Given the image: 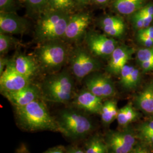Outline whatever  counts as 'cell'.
<instances>
[{
	"label": "cell",
	"mask_w": 153,
	"mask_h": 153,
	"mask_svg": "<svg viewBox=\"0 0 153 153\" xmlns=\"http://www.w3.org/2000/svg\"><path fill=\"white\" fill-rule=\"evenodd\" d=\"M15 108L17 123L22 129L31 131L60 132L56 119L51 115L45 104L40 99Z\"/></svg>",
	"instance_id": "6da1fadb"
},
{
	"label": "cell",
	"mask_w": 153,
	"mask_h": 153,
	"mask_svg": "<svg viewBox=\"0 0 153 153\" xmlns=\"http://www.w3.org/2000/svg\"><path fill=\"white\" fill-rule=\"evenodd\" d=\"M71 15L69 13L49 9L40 15L35 28V36L39 42L63 38Z\"/></svg>",
	"instance_id": "7a4b0ae2"
},
{
	"label": "cell",
	"mask_w": 153,
	"mask_h": 153,
	"mask_svg": "<svg viewBox=\"0 0 153 153\" xmlns=\"http://www.w3.org/2000/svg\"><path fill=\"white\" fill-rule=\"evenodd\" d=\"M74 82L67 69L56 72L44 79L41 86L42 95L45 100L57 103H66L73 97Z\"/></svg>",
	"instance_id": "3957f363"
},
{
	"label": "cell",
	"mask_w": 153,
	"mask_h": 153,
	"mask_svg": "<svg viewBox=\"0 0 153 153\" xmlns=\"http://www.w3.org/2000/svg\"><path fill=\"white\" fill-rule=\"evenodd\" d=\"M56 120L60 132L71 139L83 138L93 131V123L89 117L75 109L61 111Z\"/></svg>",
	"instance_id": "277c9868"
},
{
	"label": "cell",
	"mask_w": 153,
	"mask_h": 153,
	"mask_svg": "<svg viewBox=\"0 0 153 153\" xmlns=\"http://www.w3.org/2000/svg\"><path fill=\"white\" fill-rule=\"evenodd\" d=\"M69 57L68 48L60 40L45 42L36 51V60L47 71L57 72Z\"/></svg>",
	"instance_id": "5b68a950"
},
{
	"label": "cell",
	"mask_w": 153,
	"mask_h": 153,
	"mask_svg": "<svg viewBox=\"0 0 153 153\" xmlns=\"http://www.w3.org/2000/svg\"><path fill=\"white\" fill-rule=\"evenodd\" d=\"M70 65L73 76L78 80H82L99 69L100 64L88 50L78 47L70 56Z\"/></svg>",
	"instance_id": "8992f818"
},
{
	"label": "cell",
	"mask_w": 153,
	"mask_h": 153,
	"mask_svg": "<svg viewBox=\"0 0 153 153\" xmlns=\"http://www.w3.org/2000/svg\"><path fill=\"white\" fill-rule=\"evenodd\" d=\"M104 140L109 153H129L136 144V136L130 128L109 131Z\"/></svg>",
	"instance_id": "52a82bcc"
},
{
	"label": "cell",
	"mask_w": 153,
	"mask_h": 153,
	"mask_svg": "<svg viewBox=\"0 0 153 153\" xmlns=\"http://www.w3.org/2000/svg\"><path fill=\"white\" fill-rule=\"evenodd\" d=\"M85 42L88 50L94 56L100 57L111 56L118 46L117 42L115 39L93 31L86 33Z\"/></svg>",
	"instance_id": "ba28073f"
},
{
	"label": "cell",
	"mask_w": 153,
	"mask_h": 153,
	"mask_svg": "<svg viewBox=\"0 0 153 153\" xmlns=\"http://www.w3.org/2000/svg\"><path fill=\"white\" fill-rule=\"evenodd\" d=\"M30 84V79L16 71L11 60L0 75V90L2 94L18 91Z\"/></svg>",
	"instance_id": "9c48e42d"
},
{
	"label": "cell",
	"mask_w": 153,
	"mask_h": 153,
	"mask_svg": "<svg viewBox=\"0 0 153 153\" xmlns=\"http://www.w3.org/2000/svg\"><path fill=\"white\" fill-rule=\"evenodd\" d=\"M86 88L102 99L113 97L115 94L114 82L109 76L101 73H91L85 78Z\"/></svg>",
	"instance_id": "30bf717a"
},
{
	"label": "cell",
	"mask_w": 153,
	"mask_h": 153,
	"mask_svg": "<svg viewBox=\"0 0 153 153\" xmlns=\"http://www.w3.org/2000/svg\"><path fill=\"white\" fill-rule=\"evenodd\" d=\"M91 21L88 13H80L71 16L63 38L69 42H75L82 38Z\"/></svg>",
	"instance_id": "8fae6325"
},
{
	"label": "cell",
	"mask_w": 153,
	"mask_h": 153,
	"mask_svg": "<svg viewBox=\"0 0 153 153\" xmlns=\"http://www.w3.org/2000/svg\"><path fill=\"white\" fill-rule=\"evenodd\" d=\"M3 95L15 108L21 107L40 99L42 96L41 90L31 83L18 91L4 93Z\"/></svg>",
	"instance_id": "7c38bea8"
},
{
	"label": "cell",
	"mask_w": 153,
	"mask_h": 153,
	"mask_svg": "<svg viewBox=\"0 0 153 153\" xmlns=\"http://www.w3.org/2000/svg\"><path fill=\"white\" fill-rule=\"evenodd\" d=\"M73 104L78 109L91 114H100L103 106L102 99L84 88L77 93Z\"/></svg>",
	"instance_id": "4fadbf2b"
},
{
	"label": "cell",
	"mask_w": 153,
	"mask_h": 153,
	"mask_svg": "<svg viewBox=\"0 0 153 153\" xmlns=\"http://www.w3.org/2000/svg\"><path fill=\"white\" fill-rule=\"evenodd\" d=\"M28 22L15 13H0V32L7 34H21L27 30Z\"/></svg>",
	"instance_id": "5bb4252c"
},
{
	"label": "cell",
	"mask_w": 153,
	"mask_h": 153,
	"mask_svg": "<svg viewBox=\"0 0 153 153\" xmlns=\"http://www.w3.org/2000/svg\"><path fill=\"white\" fill-rule=\"evenodd\" d=\"M133 52V49L128 46H117L110 56L107 71L115 76L120 75L122 68L131 59Z\"/></svg>",
	"instance_id": "9a60e30c"
},
{
	"label": "cell",
	"mask_w": 153,
	"mask_h": 153,
	"mask_svg": "<svg viewBox=\"0 0 153 153\" xmlns=\"http://www.w3.org/2000/svg\"><path fill=\"white\" fill-rule=\"evenodd\" d=\"M11 62L16 71L30 79L38 71L37 61L30 56L22 54L16 55Z\"/></svg>",
	"instance_id": "2e32d148"
},
{
	"label": "cell",
	"mask_w": 153,
	"mask_h": 153,
	"mask_svg": "<svg viewBox=\"0 0 153 153\" xmlns=\"http://www.w3.org/2000/svg\"><path fill=\"white\" fill-rule=\"evenodd\" d=\"M99 25L107 35L115 38L121 37L126 30V24L119 16H105L100 21Z\"/></svg>",
	"instance_id": "e0dca14e"
},
{
	"label": "cell",
	"mask_w": 153,
	"mask_h": 153,
	"mask_svg": "<svg viewBox=\"0 0 153 153\" xmlns=\"http://www.w3.org/2000/svg\"><path fill=\"white\" fill-rule=\"evenodd\" d=\"M139 109L147 114H153V82L149 83L136 99Z\"/></svg>",
	"instance_id": "ac0fdd59"
},
{
	"label": "cell",
	"mask_w": 153,
	"mask_h": 153,
	"mask_svg": "<svg viewBox=\"0 0 153 153\" xmlns=\"http://www.w3.org/2000/svg\"><path fill=\"white\" fill-rule=\"evenodd\" d=\"M145 0H114V6L117 12L131 15L142 8Z\"/></svg>",
	"instance_id": "d6986e66"
},
{
	"label": "cell",
	"mask_w": 153,
	"mask_h": 153,
	"mask_svg": "<svg viewBox=\"0 0 153 153\" xmlns=\"http://www.w3.org/2000/svg\"><path fill=\"white\" fill-rule=\"evenodd\" d=\"M137 60L144 72L153 71V47L138 50Z\"/></svg>",
	"instance_id": "ffe728a7"
},
{
	"label": "cell",
	"mask_w": 153,
	"mask_h": 153,
	"mask_svg": "<svg viewBox=\"0 0 153 153\" xmlns=\"http://www.w3.org/2000/svg\"><path fill=\"white\" fill-rule=\"evenodd\" d=\"M119 110L117 109V103L114 100H109L104 102L100 115L102 122L105 125L111 124L117 119Z\"/></svg>",
	"instance_id": "44dd1931"
},
{
	"label": "cell",
	"mask_w": 153,
	"mask_h": 153,
	"mask_svg": "<svg viewBox=\"0 0 153 153\" xmlns=\"http://www.w3.org/2000/svg\"><path fill=\"white\" fill-rule=\"evenodd\" d=\"M86 153H109L105 140L98 135L88 139L85 143Z\"/></svg>",
	"instance_id": "7402d4cb"
},
{
	"label": "cell",
	"mask_w": 153,
	"mask_h": 153,
	"mask_svg": "<svg viewBox=\"0 0 153 153\" xmlns=\"http://www.w3.org/2000/svg\"><path fill=\"white\" fill-rule=\"evenodd\" d=\"M137 117V111L133 108L131 103H129L119 109L117 120L120 126H126L136 120Z\"/></svg>",
	"instance_id": "603a6c76"
},
{
	"label": "cell",
	"mask_w": 153,
	"mask_h": 153,
	"mask_svg": "<svg viewBox=\"0 0 153 153\" xmlns=\"http://www.w3.org/2000/svg\"><path fill=\"white\" fill-rule=\"evenodd\" d=\"M23 3H25L30 11L40 15L49 9L48 0H20Z\"/></svg>",
	"instance_id": "cb8c5ba5"
},
{
	"label": "cell",
	"mask_w": 153,
	"mask_h": 153,
	"mask_svg": "<svg viewBox=\"0 0 153 153\" xmlns=\"http://www.w3.org/2000/svg\"><path fill=\"white\" fill-rule=\"evenodd\" d=\"M49 9L69 13L76 5L75 0H48Z\"/></svg>",
	"instance_id": "d4e9b609"
},
{
	"label": "cell",
	"mask_w": 153,
	"mask_h": 153,
	"mask_svg": "<svg viewBox=\"0 0 153 153\" xmlns=\"http://www.w3.org/2000/svg\"><path fill=\"white\" fill-rule=\"evenodd\" d=\"M14 38L9 34L0 32V54L5 55L15 44Z\"/></svg>",
	"instance_id": "484cf974"
},
{
	"label": "cell",
	"mask_w": 153,
	"mask_h": 153,
	"mask_svg": "<svg viewBox=\"0 0 153 153\" xmlns=\"http://www.w3.org/2000/svg\"><path fill=\"white\" fill-rule=\"evenodd\" d=\"M141 80V74L139 70L134 68L127 82L123 88L126 90H131L137 88Z\"/></svg>",
	"instance_id": "4316f807"
},
{
	"label": "cell",
	"mask_w": 153,
	"mask_h": 153,
	"mask_svg": "<svg viewBox=\"0 0 153 153\" xmlns=\"http://www.w3.org/2000/svg\"><path fill=\"white\" fill-rule=\"evenodd\" d=\"M131 15V21L134 27L138 30L145 28V15L143 13L141 9Z\"/></svg>",
	"instance_id": "83f0119b"
},
{
	"label": "cell",
	"mask_w": 153,
	"mask_h": 153,
	"mask_svg": "<svg viewBox=\"0 0 153 153\" xmlns=\"http://www.w3.org/2000/svg\"><path fill=\"white\" fill-rule=\"evenodd\" d=\"M16 0H0V11L4 13H15Z\"/></svg>",
	"instance_id": "f1b7e54d"
},
{
	"label": "cell",
	"mask_w": 153,
	"mask_h": 153,
	"mask_svg": "<svg viewBox=\"0 0 153 153\" xmlns=\"http://www.w3.org/2000/svg\"><path fill=\"white\" fill-rule=\"evenodd\" d=\"M134 68L135 67L133 66L126 64V65L122 68L120 76L121 85L123 86V88L125 86L126 83L128 81Z\"/></svg>",
	"instance_id": "f546056e"
},
{
	"label": "cell",
	"mask_w": 153,
	"mask_h": 153,
	"mask_svg": "<svg viewBox=\"0 0 153 153\" xmlns=\"http://www.w3.org/2000/svg\"><path fill=\"white\" fill-rule=\"evenodd\" d=\"M129 153H153V152L149 146L142 142L136 143Z\"/></svg>",
	"instance_id": "4dcf8cb0"
},
{
	"label": "cell",
	"mask_w": 153,
	"mask_h": 153,
	"mask_svg": "<svg viewBox=\"0 0 153 153\" xmlns=\"http://www.w3.org/2000/svg\"><path fill=\"white\" fill-rule=\"evenodd\" d=\"M138 135L143 142L151 148L153 147V132H138Z\"/></svg>",
	"instance_id": "1f68e13d"
},
{
	"label": "cell",
	"mask_w": 153,
	"mask_h": 153,
	"mask_svg": "<svg viewBox=\"0 0 153 153\" xmlns=\"http://www.w3.org/2000/svg\"><path fill=\"white\" fill-rule=\"evenodd\" d=\"M137 39L140 44L145 48L153 47V39L149 37L137 34Z\"/></svg>",
	"instance_id": "d6a6232c"
},
{
	"label": "cell",
	"mask_w": 153,
	"mask_h": 153,
	"mask_svg": "<svg viewBox=\"0 0 153 153\" xmlns=\"http://www.w3.org/2000/svg\"><path fill=\"white\" fill-rule=\"evenodd\" d=\"M138 132H153V121L145 122L140 125Z\"/></svg>",
	"instance_id": "836d02e7"
},
{
	"label": "cell",
	"mask_w": 153,
	"mask_h": 153,
	"mask_svg": "<svg viewBox=\"0 0 153 153\" xmlns=\"http://www.w3.org/2000/svg\"><path fill=\"white\" fill-rule=\"evenodd\" d=\"M137 34L146 36L153 39V26H149L148 27L139 30L137 31Z\"/></svg>",
	"instance_id": "e575fe53"
},
{
	"label": "cell",
	"mask_w": 153,
	"mask_h": 153,
	"mask_svg": "<svg viewBox=\"0 0 153 153\" xmlns=\"http://www.w3.org/2000/svg\"><path fill=\"white\" fill-rule=\"evenodd\" d=\"M10 60L7 59H5L4 57H1L0 59V75L4 71L6 66L8 65Z\"/></svg>",
	"instance_id": "d590c367"
},
{
	"label": "cell",
	"mask_w": 153,
	"mask_h": 153,
	"mask_svg": "<svg viewBox=\"0 0 153 153\" xmlns=\"http://www.w3.org/2000/svg\"><path fill=\"white\" fill-rule=\"evenodd\" d=\"M43 153H66L64 148L62 146H56L48 149Z\"/></svg>",
	"instance_id": "8d00e7d4"
},
{
	"label": "cell",
	"mask_w": 153,
	"mask_h": 153,
	"mask_svg": "<svg viewBox=\"0 0 153 153\" xmlns=\"http://www.w3.org/2000/svg\"><path fill=\"white\" fill-rule=\"evenodd\" d=\"M66 153H86L85 150H82L81 148L73 146L69 148L67 151Z\"/></svg>",
	"instance_id": "74e56055"
},
{
	"label": "cell",
	"mask_w": 153,
	"mask_h": 153,
	"mask_svg": "<svg viewBox=\"0 0 153 153\" xmlns=\"http://www.w3.org/2000/svg\"><path fill=\"white\" fill-rule=\"evenodd\" d=\"M91 1H92V0H75L76 4L81 6L87 5Z\"/></svg>",
	"instance_id": "f35d334b"
},
{
	"label": "cell",
	"mask_w": 153,
	"mask_h": 153,
	"mask_svg": "<svg viewBox=\"0 0 153 153\" xmlns=\"http://www.w3.org/2000/svg\"><path fill=\"white\" fill-rule=\"evenodd\" d=\"M95 3L99 5H104L107 4L109 0H92Z\"/></svg>",
	"instance_id": "ab89813d"
}]
</instances>
